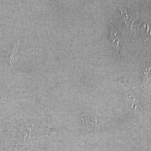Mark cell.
I'll return each instance as SVG.
<instances>
[{
	"instance_id": "cell-1",
	"label": "cell",
	"mask_w": 151,
	"mask_h": 151,
	"mask_svg": "<svg viewBox=\"0 0 151 151\" xmlns=\"http://www.w3.org/2000/svg\"><path fill=\"white\" fill-rule=\"evenodd\" d=\"M109 38L115 50L119 52L123 43V40L121 33L118 29L115 26H112L109 30Z\"/></svg>"
},
{
	"instance_id": "cell-2",
	"label": "cell",
	"mask_w": 151,
	"mask_h": 151,
	"mask_svg": "<svg viewBox=\"0 0 151 151\" xmlns=\"http://www.w3.org/2000/svg\"><path fill=\"white\" fill-rule=\"evenodd\" d=\"M21 44V40L17 41L13 46L11 47V49L9 50L7 54L8 59L10 63L16 61L18 57V48Z\"/></svg>"
},
{
	"instance_id": "cell-3",
	"label": "cell",
	"mask_w": 151,
	"mask_h": 151,
	"mask_svg": "<svg viewBox=\"0 0 151 151\" xmlns=\"http://www.w3.org/2000/svg\"><path fill=\"white\" fill-rule=\"evenodd\" d=\"M142 79L144 82H151V65H146L142 72Z\"/></svg>"
}]
</instances>
